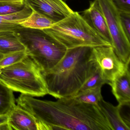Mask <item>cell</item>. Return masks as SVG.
<instances>
[{
    "instance_id": "obj_9",
    "label": "cell",
    "mask_w": 130,
    "mask_h": 130,
    "mask_svg": "<svg viewBox=\"0 0 130 130\" xmlns=\"http://www.w3.org/2000/svg\"><path fill=\"white\" fill-rule=\"evenodd\" d=\"M82 16L101 38L111 45V40L106 21L97 0L90 2L89 8L83 12Z\"/></svg>"
},
{
    "instance_id": "obj_7",
    "label": "cell",
    "mask_w": 130,
    "mask_h": 130,
    "mask_svg": "<svg viewBox=\"0 0 130 130\" xmlns=\"http://www.w3.org/2000/svg\"><path fill=\"white\" fill-rule=\"evenodd\" d=\"M92 54L102 77L108 84L129 66L130 63H124L119 59L111 45L93 47Z\"/></svg>"
},
{
    "instance_id": "obj_4",
    "label": "cell",
    "mask_w": 130,
    "mask_h": 130,
    "mask_svg": "<svg viewBox=\"0 0 130 130\" xmlns=\"http://www.w3.org/2000/svg\"><path fill=\"white\" fill-rule=\"evenodd\" d=\"M0 83L22 94L33 96L48 94L41 70L28 55L18 63L0 68Z\"/></svg>"
},
{
    "instance_id": "obj_5",
    "label": "cell",
    "mask_w": 130,
    "mask_h": 130,
    "mask_svg": "<svg viewBox=\"0 0 130 130\" xmlns=\"http://www.w3.org/2000/svg\"><path fill=\"white\" fill-rule=\"evenodd\" d=\"M36 33L23 31L19 33L26 48L28 55L39 67L42 72L56 66L67 52L65 47L42 31Z\"/></svg>"
},
{
    "instance_id": "obj_19",
    "label": "cell",
    "mask_w": 130,
    "mask_h": 130,
    "mask_svg": "<svg viewBox=\"0 0 130 130\" xmlns=\"http://www.w3.org/2000/svg\"><path fill=\"white\" fill-rule=\"evenodd\" d=\"M105 84H107V83L102 77L99 69L97 66L94 72L87 79L78 92L98 86H103Z\"/></svg>"
},
{
    "instance_id": "obj_1",
    "label": "cell",
    "mask_w": 130,
    "mask_h": 130,
    "mask_svg": "<svg viewBox=\"0 0 130 130\" xmlns=\"http://www.w3.org/2000/svg\"><path fill=\"white\" fill-rule=\"evenodd\" d=\"M58 99L41 100L22 93L16 102L45 130H113L98 105L80 102L71 96Z\"/></svg>"
},
{
    "instance_id": "obj_26",
    "label": "cell",
    "mask_w": 130,
    "mask_h": 130,
    "mask_svg": "<svg viewBox=\"0 0 130 130\" xmlns=\"http://www.w3.org/2000/svg\"><path fill=\"white\" fill-rule=\"evenodd\" d=\"M64 1H67V0H63Z\"/></svg>"
},
{
    "instance_id": "obj_18",
    "label": "cell",
    "mask_w": 130,
    "mask_h": 130,
    "mask_svg": "<svg viewBox=\"0 0 130 130\" xmlns=\"http://www.w3.org/2000/svg\"><path fill=\"white\" fill-rule=\"evenodd\" d=\"M28 55L26 51L15 52L4 55L3 57L0 60V68L18 63Z\"/></svg>"
},
{
    "instance_id": "obj_24",
    "label": "cell",
    "mask_w": 130,
    "mask_h": 130,
    "mask_svg": "<svg viewBox=\"0 0 130 130\" xmlns=\"http://www.w3.org/2000/svg\"><path fill=\"white\" fill-rule=\"evenodd\" d=\"M9 116L0 115V125L8 122Z\"/></svg>"
},
{
    "instance_id": "obj_8",
    "label": "cell",
    "mask_w": 130,
    "mask_h": 130,
    "mask_svg": "<svg viewBox=\"0 0 130 130\" xmlns=\"http://www.w3.org/2000/svg\"><path fill=\"white\" fill-rule=\"evenodd\" d=\"M25 3L55 22L73 11L63 0H25Z\"/></svg>"
},
{
    "instance_id": "obj_13",
    "label": "cell",
    "mask_w": 130,
    "mask_h": 130,
    "mask_svg": "<svg viewBox=\"0 0 130 130\" xmlns=\"http://www.w3.org/2000/svg\"><path fill=\"white\" fill-rule=\"evenodd\" d=\"M17 31L0 32V53L5 55L15 52L26 51V47Z\"/></svg>"
},
{
    "instance_id": "obj_14",
    "label": "cell",
    "mask_w": 130,
    "mask_h": 130,
    "mask_svg": "<svg viewBox=\"0 0 130 130\" xmlns=\"http://www.w3.org/2000/svg\"><path fill=\"white\" fill-rule=\"evenodd\" d=\"M28 6L32 10L31 13L19 24L23 28L42 30L50 28L56 23L33 7Z\"/></svg>"
},
{
    "instance_id": "obj_6",
    "label": "cell",
    "mask_w": 130,
    "mask_h": 130,
    "mask_svg": "<svg viewBox=\"0 0 130 130\" xmlns=\"http://www.w3.org/2000/svg\"><path fill=\"white\" fill-rule=\"evenodd\" d=\"M106 21L116 54L124 63H130V40L123 30L119 11L112 0H97Z\"/></svg>"
},
{
    "instance_id": "obj_3",
    "label": "cell",
    "mask_w": 130,
    "mask_h": 130,
    "mask_svg": "<svg viewBox=\"0 0 130 130\" xmlns=\"http://www.w3.org/2000/svg\"><path fill=\"white\" fill-rule=\"evenodd\" d=\"M42 31L67 49L82 46L93 48L111 45L101 38L78 12L73 11L51 27Z\"/></svg>"
},
{
    "instance_id": "obj_17",
    "label": "cell",
    "mask_w": 130,
    "mask_h": 130,
    "mask_svg": "<svg viewBox=\"0 0 130 130\" xmlns=\"http://www.w3.org/2000/svg\"><path fill=\"white\" fill-rule=\"evenodd\" d=\"M23 18L21 12L5 15H0V32L8 31H18L23 28L18 22Z\"/></svg>"
},
{
    "instance_id": "obj_11",
    "label": "cell",
    "mask_w": 130,
    "mask_h": 130,
    "mask_svg": "<svg viewBox=\"0 0 130 130\" xmlns=\"http://www.w3.org/2000/svg\"><path fill=\"white\" fill-rule=\"evenodd\" d=\"M109 85L112 93L121 106H130V73L129 66L117 76Z\"/></svg>"
},
{
    "instance_id": "obj_2",
    "label": "cell",
    "mask_w": 130,
    "mask_h": 130,
    "mask_svg": "<svg viewBox=\"0 0 130 130\" xmlns=\"http://www.w3.org/2000/svg\"><path fill=\"white\" fill-rule=\"evenodd\" d=\"M92 48L82 46L68 49L56 66L42 72L48 94L59 99L73 96L79 91L97 67Z\"/></svg>"
},
{
    "instance_id": "obj_23",
    "label": "cell",
    "mask_w": 130,
    "mask_h": 130,
    "mask_svg": "<svg viewBox=\"0 0 130 130\" xmlns=\"http://www.w3.org/2000/svg\"><path fill=\"white\" fill-rule=\"evenodd\" d=\"M0 3L10 4L23 6L25 4V0H0Z\"/></svg>"
},
{
    "instance_id": "obj_22",
    "label": "cell",
    "mask_w": 130,
    "mask_h": 130,
    "mask_svg": "<svg viewBox=\"0 0 130 130\" xmlns=\"http://www.w3.org/2000/svg\"><path fill=\"white\" fill-rule=\"evenodd\" d=\"M112 1L119 11L130 13V0Z\"/></svg>"
},
{
    "instance_id": "obj_21",
    "label": "cell",
    "mask_w": 130,
    "mask_h": 130,
    "mask_svg": "<svg viewBox=\"0 0 130 130\" xmlns=\"http://www.w3.org/2000/svg\"><path fill=\"white\" fill-rule=\"evenodd\" d=\"M119 13L123 30L128 39L130 40V13L120 11Z\"/></svg>"
},
{
    "instance_id": "obj_25",
    "label": "cell",
    "mask_w": 130,
    "mask_h": 130,
    "mask_svg": "<svg viewBox=\"0 0 130 130\" xmlns=\"http://www.w3.org/2000/svg\"><path fill=\"white\" fill-rule=\"evenodd\" d=\"M4 55L3 54H1V53H0V60L3 57Z\"/></svg>"
},
{
    "instance_id": "obj_15",
    "label": "cell",
    "mask_w": 130,
    "mask_h": 130,
    "mask_svg": "<svg viewBox=\"0 0 130 130\" xmlns=\"http://www.w3.org/2000/svg\"><path fill=\"white\" fill-rule=\"evenodd\" d=\"M16 106L13 91L0 83V115H9Z\"/></svg>"
},
{
    "instance_id": "obj_12",
    "label": "cell",
    "mask_w": 130,
    "mask_h": 130,
    "mask_svg": "<svg viewBox=\"0 0 130 130\" xmlns=\"http://www.w3.org/2000/svg\"><path fill=\"white\" fill-rule=\"evenodd\" d=\"M98 106L105 114L112 126L113 130H130V121L121 115L122 106H115L105 101L103 98L99 102Z\"/></svg>"
},
{
    "instance_id": "obj_10",
    "label": "cell",
    "mask_w": 130,
    "mask_h": 130,
    "mask_svg": "<svg viewBox=\"0 0 130 130\" xmlns=\"http://www.w3.org/2000/svg\"><path fill=\"white\" fill-rule=\"evenodd\" d=\"M11 130H44L42 124L31 113L17 105L9 116Z\"/></svg>"
},
{
    "instance_id": "obj_16",
    "label": "cell",
    "mask_w": 130,
    "mask_h": 130,
    "mask_svg": "<svg viewBox=\"0 0 130 130\" xmlns=\"http://www.w3.org/2000/svg\"><path fill=\"white\" fill-rule=\"evenodd\" d=\"M102 86H98L79 91L71 97L80 102L98 105L99 102L103 98L101 94Z\"/></svg>"
},
{
    "instance_id": "obj_20",
    "label": "cell",
    "mask_w": 130,
    "mask_h": 130,
    "mask_svg": "<svg viewBox=\"0 0 130 130\" xmlns=\"http://www.w3.org/2000/svg\"><path fill=\"white\" fill-rule=\"evenodd\" d=\"M24 5L22 6L10 4L0 3V15H5L18 12L23 8Z\"/></svg>"
}]
</instances>
